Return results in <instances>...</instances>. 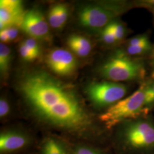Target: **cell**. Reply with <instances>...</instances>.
Returning <instances> with one entry per match:
<instances>
[{
    "mask_svg": "<svg viewBox=\"0 0 154 154\" xmlns=\"http://www.w3.org/2000/svg\"><path fill=\"white\" fill-rule=\"evenodd\" d=\"M108 26L112 32L118 42L123 40L126 37L127 34L126 28L121 22L115 20L109 23Z\"/></svg>",
    "mask_w": 154,
    "mask_h": 154,
    "instance_id": "cell-16",
    "label": "cell"
},
{
    "mask_svg": "<svg viewBox=\"0 0 154 154\" xmlns=\"http://www.w3.org/2000/svg\"><path fill=\"white\" fill-rule=\"evenodd\" d=\"M30 139L26 135L16 131H7L0 135V151L1 154L14 152L27 147Z\"/></svg>",
    "mask_w": 154,
    "mask_h": 154,
    "instance_id": "cell-10",
    "label": "cell"
},
{
    "mask_svg": "<svg viewBox=\"0 0 154 154\" xmlns=\"http://www.w3.org/2000/svg\"><path fill=\"white\" fill-rule=\"evenodd\" d=\"M126 6L89 5L82 8L78 14L79 21L83 26L94 29H103L116 20Z\"/></svg>",
    "mask_w": 154,
    "mask_h": 154,
    "instance_id": "cell-6",
    "label": "cell"
},
{
    "mask_svg": "<svg viewBox=\"0 0 154 154\" xmlns=\"http://www.w3.org/2000/svg\"><path fill=\"white\" fill-rule=\"evenodd\" d=\"M101 75L110 81L119 82L146 80V65L142 58L132 57L125 50H118L109 57L99 68Z\"/></svg>",
    "mask_w": 154,
    "mask_h": 154,
    "instance_id": "cell-2",
    "label": "cell"
},
{
    "mask_svg": "<svg viewBox=\"0 0 154 154\" xmlns=\"http://www.w3.org/2000/svg\"><path fill=\"white\" fill-rule=\"evenodd\" d=\"M19 86L33 112L45 122L74 131L84 130L90 125L88 114L74 92L49 74L29 72Z\"/></svg>",
    "mask_w": 154,
    "mask_h": 154,
    "instance_id": "cell-1",
    "label": "cell"
},
{
    "mask_svg": "<svg viewBox=\"0 0 154 154\" xmlns=\"http://www.w3.org/2000/svg\"><path fill=\"white\" fill-rule=\"evenodd\" d=\"M72 154H103L99 149L93 147L80 144L74 147L72 151Z\"/></svg>",
    "mask_w": 154,
    "mask_h": 154,
    "instance_id": "cell-19",
    "label": "cell"
},
{
    "mask_svg": "<svg viewBox=\"0 0 154 154\" xmlns=\"http://www.w3.org/2000/svg\"><path fill=\"white\" fill-rule=\"evenodd\" d=\"M19 52L21 57L24 61L32 62L34 61L37 58L28 49L26 46L23 43V42L20 45Z\"/></svg>",
    "mask_w": 154,
    "mask_h": 154,
    "instance_id": "cell-22",
    "label": "cell"
},
{
    "mask_svg": "<svg viewBox=\"0 0 154 154\" xmlns=\"http://www.w3.org/2000/svg\"><path fill=\"white\" fill-rule=\"evenodd\" d=\"M149 64L150 66V68L151 70V79H154V45H153L152 50L149 54Z\"/></svg>",
    "mask_w": 154,
    "mask_h": 154,
    "instance_id": "cell-26",
    "label": "cell"
},
{
    "mask_svg": "<svg viewBox=\"0 0 154 154\" xmlns=\"http://www.w3.org/2000/svg\"><path fill=\"white\" fill-rule=\"evenodd\" d=\"M126 85L112 81L91 83L86 89L88 98L95 106L108 108L123 99L128 91Z\"/></svg>",
    "mask_w": 154,
    "mask_h": 154,
    "instance_id": "cell-5",
    "label": "cell"
},
{
    "mask_svg": "<svg viewBox=\"0 0 154 154\" xmlns=\"http://www.w3.org/2000/svg\"><path fill=\"white\" fill-rule=\"evenodd\" d=\"M100 37L102 41L106 44L113 45L118 42L115 35L108 25L102 30L100 32Z\"/></svg>",
    "mask_w": 154,
    "mask_h": 154,
    "instance_id": "cell-20",
    "label": "cell"
},
{
    "mask_svg": "<svg viewBox=\"0 0 154 154\" xmlns=\"http://www.w3.org/2000/svg\"><path fill=\"white\" fill-rule=\"evenodd\" d=\"M46 63L53 72L61 76L71 75L77 66L74 55L63 49H56L50 51L47 56Z\"/></svg>",
    "mask_w": 154,
    "mask_h": 154,
    "instance_id": "cell-8",
    "label": "cell"
},
{
    "mask_svg": "<svg viewBox=\"0 0 154 154\" xmlns=\"http://www.w3.org/2000/svg\"><path fill=\"white\" fill-rule=\"evenodd\" d=\"M147 80L142 83L134 93L109 107L99 116L100 121L110 129L124 122L146 116L145 91Z\"/></svg>",
    "mask_w": 154,
    "mask_h": 154,
    "instance_id": "cell-3",
    "label": "cell"
},
{
    "mask_svg": "<svg viewBox=\"0 0 154 154\" xmlns=\"http://www.w3.org/2000/svg\"><path fill=\"white\" fill-rule=\"evenodd\" d=\"M10 111V106L8 102L4 99H0V117L4 118Z\"/></svg>",
    "mask_w": 154,
    "mask_h": 154,
    "instance_id": "cell-25",
    "label": "cell"
},
{
    "mask_svg": "<svg viewBox=\"0 0 154 154\" xmlns=\"http://www.w3.org/2000/svg\"><path fill=\"white\" fill-rule=\"evenodd\" d=\"M133 6L144 8L150 11H154V0H139L133 3Z\"/></svg>",
    "mask_w": 154,
    "mask_h": 154,
    "instance_id": "cell-24",
    "label": "cell"
},
{
    "mask_svg": "<svg viewBox=\"0 0 154 154\" xmlns=\"http://www.w3.org/2000/svg\"><path fill=\"white\" fill-rule=\"evenodd\" d=\"M48 20L49 24L52 28L55 29H60L62 28L58 4L53 6L50 8L48 14Z\"/></svg>",
    "mask_w": 154,
    "mask_h": 154,
    "instance_id": "cell-17",
    "label": "cell"
},
{
    "mask_svg": "<svg viewBox=\"0 0 154 154\" xmlns=\"http://www.w3.org/2000/svg\"><path fill=\"white\" fill-rule=\"evenodd\" d=\"M150 42L149 34L143 33L129 39L127 42V46H137L147 44Z\"/></svg>",
    "mask_w": 154,
    "mask_h": 154,
    "instance_id": "cell-21",
    "label": "cell"
},
{
    "mask_svg": "<svg viewBox=\"0 0 154 154\" xmlns=\"http://www.w3.org/2000/svg\"><path fill=\"white\" fill-rule=\"evenodd\" d=\"M67 44L74 53L81 57L88 56L91 50L90 42L82 35H70L67 39Z\"/></svg>",
    "mask_w": 154,
    "mask_h": 154,
    "instance_id": "cell-11",
    "label": "cell"
},
{
    "mask_svg": "<svg viewBox=\"0 0 154 154\" xmlns=\"http://www.w3.org/2000/svg\"><path fill=\"white\" fill-rule=\"evenodd\" d=\"M26 11L22 1L19 0H1L0 30L21 26Z\"/></svg>",
    "mask_w": 154,
    "mask_h": 154,
    "instance_id": "cell-7",
    "label": "cell"
},
{
    "mask_svg": "<svg viewBox=\"0 0 154 154\" xmlns=\"http://www.w3.org/2000/svg\"><path fill=\"white\" fill-rule=\"evenodd\" d=\"M125 122L121 137L127 147L137 151L154 149V123L151 119L143 116Z\"/></svg>",
    "mask_w": 154,
    "mask_h": 154,
    "instance_id": "cell-4",
    "label": "cell"
},
{
    "mask_svg": "<svg viewBox=\"0 0 154 154\" xmlns=\"http://www.w3.org/2000/svg\"><path fill=\"white\" fill-rule=\"evenodd\" d=\"M18 34V30L16 28H6L1 30L0 39L2 43L11 42L17 38Z\"/></svg>",
    "mask_w": 154,
    "mask_h": 154,
    "instance_id": "cell-18",
    "label": "cell"
},
{
    "mask_svg": "<svg viewBox=\"0 0 154 154\" xmlns=\"http://www.w3.org/2000/svg\"><path fill=\"white\" fill-rule=\"evenodd\" d=\"M154 106V79L147 80L145 91L144 109L148 113L149 110Z\"/></svg>",
    "mask_w": 154,
    "mask_h": 154,
    "instance_id": "cell-15",
    "label": "cell"
},
{
    "mask_svg": "<svg viewBox=\"0 0 154 154\" xmlns=\"http://www.w3.org/2000/svg\"><path fill=\"white\" fill-rule=\"evenodd\" d=\"M152 47L153 45L150 42L137 46H127L125 51L127 54L132 57L141 58L144 55L150 54L152 50Z\"/></svg>",
    "mask_w": 154,
    "mask_h": 154,
    "instance_id": "cell-13",
    "label": "cell"
},
{
    "mask_svg": "<svg viewBox=\"0 0 154 154\" xmlns=\"http://www.w3.org/2000/svg\"><path fill=\"white\" fill-rule=\"evenodd\" d=\"M152 13H153V16H154V11L152 12Z\"/></svg>",
    "mask_w": 154,
    "mask_h": 154,
    "instance_id": "cell-27",
    "label": "cell"
},
{
    "mask_svg": "<svg viewBox=\"0 0 154 154\" xmlns=\"http://www.w3.org/2000/svg\"><path fill=\"white\" fill-rule=\"evenodd\" d=\"M23 43L34 55L37 57H38L40 54V48L35 39L29 38L23 41Z\"/></svg>",
    "mask_w": 154,
    "mask_h": 154,
    "instance_id": "cell-23",
    "label": "cell"
},
{
    "mask_svg": "<svg viewBox=\"0 0 154 154\" xmlns=\"http://www.w3.org/2000/svg\"><path fill=\"white\" fill-rule=\"evenodd\" d=\"M41 149V154H69L66 144L55 137L45 139Z\"/></svg>",
    "mask_w": 154,
    "mask_h": 154,
    "instance_id": "cell-12",
    "label": "cell"
},
{
    "mask_svg": "<svg viewBox=\"0 0 154 154\" xmlns=\"http://www.w3.org/2000/svg\"><path fill=\"white\" fill-rule=\"evenodd\" d=\"M11 61V51L3 43L0 44V71L2 74L8 71Z\"/></svg>",
    "mask_w": 154,
    "mask_h": 154,
    "instance_id": "cell-14",
    "label": "cell"
},
{
    "mask_svg": "<svg viewBox=\"0 0 154 154\" xmlns=\"http://www.w3.org/2000/svg\"><path fill=\"white\" fill-rule=\"evenodd\" d=\"M20 28L35 39L47 38L49 34L48 23L41 12L37 9L26 11Z\"/></svg>",
    "mask_w": 154,
    "mask_h": 154,
    "instance_id": "cell-9",
    "label": "cell"
}]
</instances>
